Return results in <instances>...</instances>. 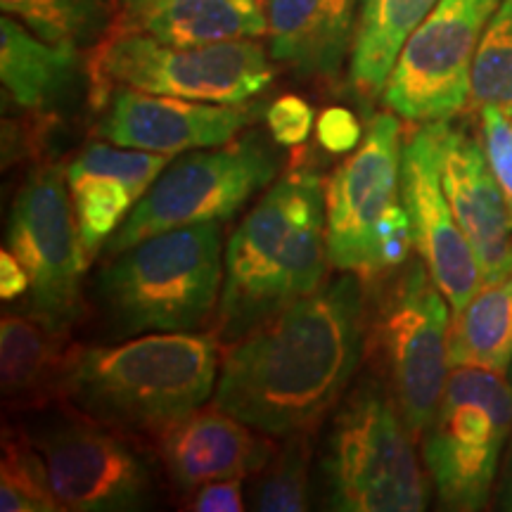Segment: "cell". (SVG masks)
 Here are the masks:
<instances>
[{"label":"cell","instance_id":"cell-1","mask_svg":"<svg viewBox=\"0 0 512 512\" xmlns=\"http://www.w3.org/2000/svg\"><path fill=\"white\" fill-rule=\"evenodd\" d=\"M363 328L361 283L342 275L233 342L214 406L268 437L309 434L356 373Z\"/></svg>","mask_w":512,"mask_h":512},{"label":"cell","instance_id":"cell-2","mask_svg":"<svg viewBox=\"0 0 512 512\" xmlns=\"http://www.w3.org/2000/svg\"><path fill=\"white\" fill-rule=\"evenodd\" d=\"M328 259L325 188L292 169L266 190L226 247L219 337L238 342L323 283Z\"/></svg>","mask_w":512,"mask_h":512},{"label":"cell","instance_id":"cell-3","mask_svg":"<svg viewBox=\"0 0 512 512\" xmlns=\"http://www.w3.org/2000/svg\"><path fill=\"white\" fill-rule=\"evenodd\" d=\"M216 339L157 332L114 347L76 349L64 401L126 434L159 437L214 394Z\"/></svg>","mask_w":512,"mask_h":512},{"label":"cell","instance_id":"cell-4","mask_svg":"<svg viewBox=\"0 0 512 512\" xmlns=\"http://www.w3.org/2000/svg\"><path fill=\"white\" fill-rule=\"evenodd\" d=\"M226 275L219 221L150 235L114 254L100 271L98 297L114 330L195 332L216 311Z\"/></svg>","mask_w":512,"mask_h":512},{"label":"cell","instance_id":"cell-5","mask_svg":"<svg viewBox=\"0 0 512 512\" xmlns=\"http://www.w3.org/2000/svg\"><path fill=\"white\" fill-rule=\"evenodd\" d=\"M271 81L273 67L254 38L171 46L133 29H121L102 46L93 74L95 105L114 83L152 95L242 105L264 93Z\"/></svg>","mask_w":512,"mask_h":512},{"label":"cell","instance_id":"cell-6","mask_svg":"<svg viewBox=\"0 0 512 512\" xmlns=\"http://www.w3.org/2000/svg\"><path fill=\"white\" fill-rule=\"evenodd\" d=\"M413 434L375 384H363L332 425L323 470L344 512H418L427 505Z\"/></svg>","mask_w":512,"mask_h":512},{"label":"cell","instance_id":"cell-7","mask_svg":"<svg viewBox=\"0 0 512 512\" xmlns=\"http://www.w3.org/2000/svg\"><path fill=\"white\" fill-rule=\"evenodd\" d=\"M510 430L512 384L503 373L453 366L422 434V458L444 508L472 512L489 503Z\"/></svg>","mask_w":512,"mask_h":512},{"label":"cell","instance_id":"cell-8","mask_svg":"<svg viewBox=\"0 0 512 512\" xmlns=\"http://www.w3.org/2000/svg\"><path fill=\"white\" fill-rule=\"evenodd\" d=\"M24 434L46 460L62 510L128 512L155 501V472L143 451L69 401L36 411Z\"/></svg>","mask_w":512,"mask_h":512},{"label":"cell","instance_id":"cell-9","mask_svg":"<svg viewBox=\"0 0 512 512\" xmlns=\"http://www.w3.org/2000/svg\"><path fill=\"white\" fill-rule=\"evenodd\" d=\"M275 174L278 155L261 133L176 159L136 202L107 240L105 252L114 256L150 235L230 219L256 192L271 185Z\"/></svg>","mask_w":512,"mask_h":512},{"label":"cell","instance_id":"cell-10","mask_svg":"<svg viewBox=\"0 0 512 512\" xmlns=\"http://www.w3.org/2000/svg\"><path fill=\"white\" fill-rule=\"evenodd\" d=\"M67 169H36L15 195L8 245L29 273V313L50 330L69 332L83 311V252Z\"/></svg>","mask_w":512,"mask_h":512},{"label":"cell","instance_id":"cell-11","mask_svg":"<svg viewBox=\"0 0 512 512\" xmlns=\"http://www.w3.org/2000/svg\"><path fill=\"white\" fill-rule=\"evenodd\" d=\"M501 0H439L408 36L384 102L401 119L448 121L463 110L472 91V67Z\"/></svg>","mask_w":512,"mask_h":512},{"label":"cell","instance_id":"cell-12","mask_svg":"<svg viewBox=\"0 0 512 512\" xmlns=\"http://www.w3.org/2000/svg\"><path fill=\"white\" fill-rule=\"evenodd\" d=\"M422 261L396 280L382 309L384 361L401 418L413 437H422L437 413L451 373V309Z\"/></svg>","mask_w":512,"mask_h":512},{"label":"cell","instance_id":"cell-13","mask_svg":"<svg viewBox=\"0 0 512 512\" xmlns=\"http://www.w3.org/2000/svg\"><path fill=\"white\" fill-rule=\"evenodd\" d=\"M401 124L394 114L370 119L356 152L325 185V240L330 264L344 273L382 271L380 235L401 202Z\"/></svg>","mask_w":512,"mask_h":512},{"label":"cell","instance_id":"cell-14","mask_svg":"<svg viewBox=\"0 0 512 512\" xmlns=\"http://www.w3.org/2000/svg\"><path fill=\"white\" fill-rule=\"evenodd\" d=\"M441 124H422L403 145L401 202L411 219L420 261L456 316L482 290L484 278L441 183Z\"/></svg>","mask_w":512,"mask_h":512},{"label":"cell","instance_id":"cell-15","mask_svg":"<svg viewBox=\"0 0 512 512\" xmlns=\"http://www.w3.org/2000/svg\"><path fill=\"white\" fill-rule=\"evenodd\" d=\"M256 114L245 102L221 105L124 88L112 95L98 133L114 145L174 157L230 143Z\"/></svg>","mask_w":512,"mask_h":512},{"label":"cell","instance_id":"cell-16","mask_svg":"<svg viewBox=\"0 0 512 512\" xmlns=\"http://www.w3.org/2000/svg\"><path fill=\"white\" fill-rule=\"evenodd\" d=\"M441 183L460 230L482 268L484 285L512 275V209L477 140L441 124Z\"/></svg>","mask_w":512,"mask_h":512},{"label":"cell","instance_id":"cell-17","mask_svg":"<svg viewBox=\"0 0 512 512\" xmlns=\"http://www.w3.org/2000/svg\"><path fill=\"white\" fill-rule=\"evenodd\" d=\"M256 427L219 406L192 411L159 434L166 477L181 494L219 479H245L264 470L273 446Z\"/></svg>","mask_w":512,"mask_h":512},{"label":"cell","instance_id":"cell-18","mask_svg":"<svg viewBox=\"0 0 512 512\" xmlns=\"http://www.w3.org/2000/svg\"><path fill=\"white\" fill-rule=\"evenodd\" d=\"M358 0H268L271 55L297 74L332 79L356 38Z\"/></svg>","mask_w":512,"mask_h":512},{"label":"cell","instance_id":"cell-19","mask_svg":"<svg viewBox=\"0 0 512 512\" xmlns=\"http://www.w3.org/2000/svg\"><path fill=\"white\" fill-rule=\"evenodd\" d=\"M76 347L67 332L50 330L29 316H3L0 323V387L5 406L43 411L64 401Z\"/></svg>","mask_w":512,"mask_h":512},{"label":"cell","instance_id":"cell-20","mask_svg":"<svg viewBox=\"0 0 512 512\" xmlns=\"http://www.w3.org/2000/svg\"><path fill=\"white\" fill-rule=\"evenodd\" d=\"M79 48L50 43L15 17L0 19V79L17 107L50 114L74 88Z\"/></svg>","mask_w":512,"mask_h":512},{"label":"cell","instance_id":"cell-21","mask_svg":"<svg viewBox=\"0 0 512 512\" xmlns=\"http://www.w3.org/2000/svg\"><path fill=\"white\" fill-rule=\"evenodd\" d=\"M126 29L171 46H209L264 36L268 15L259 0H152L126 15Z\"/></svg>","mask_w":512,"mask_h":512},{"label":"cell","instance_id":"cell-22","mask_svg":"<svg viewBox=\"0 0 512 512\" xmlns=\"http://www.w3.org/2000/svg\"><path fill=\"white\" fill-rule=\"evenodd\" d=\"M439 0H361L351 48V83L363 95L384 93L408 36Z\"/></svg>","mask_w":512,"mask_h":512},{"label":"cell","instance_id":"cell-23","mask_svg":"<svg viewBox=\"0 0 512 512\" xmlns=\"http://www.w3.org/2000/svg\"><path fill=\"white\" fill-rule=\"evenodd\" d=\"M472 366L505 373L512 366V275L482 285L470 304L453 316L451 368Z\"/></svg>","mask_w":512,"mask_h":512},{"label":"cell","instance_id":"cell-24","mask_svg":"<svg viewBox=\"0 0 512 512\" xmlns=\"http://www.w3.org/2000/svg\"><path fill=\"white\" fill-rule=\"evenodd\" d=\"M0 5L36 36L74 48L102 34L112 10V0H0Z\"/></svg>","mask_w":512,"mask_h":512},{"label":"cell","instance_id":"cell-25","mask_svg":"<svg viewBox=\"0 0 512 512\" xmlns=\"http://www.w3.org/2000/svg\"><path fill=\"white\" fill-rule=\"evenodd\" d=\"M0 510L3 512H55L62 510L46 460L24 430L3 432L0 460Z\"/></svg>","mask_w":512,"mask_h":512},{"label":"cell","instance_id":"cell-26","mask_svg":"<svg viewBox=\"0 0 512 512\" xmlns=\"http://www.w3.org/2000/svg\"><path fill=\"white\" fill-rule=\"evenodd\" d=\"M249 508L259 512H304L311 505V446L309 434H292L273 453L264 470L254 475Z\"/></svg>","mask_w":512,"mask_h":512},{"label":"cell","instance_id":"cell-27","mask_svg":"<svg viewBox=\"0 0 512 512\" xmlns=\"http://www.w3.org/2000/svg\"><path fill=\"white\" fill-rule=\"evenodd\" d=\"M72 190L76 226L86 256H93L102 242L112 238L121 228L128 209L136 204L133 192L121 181L105 176L67 178Z\"/></svg>","mask_w":512,"mask_h":512},{"label":"cell","instance_id":"cell-28","mask_svg":"<svg viewBox=\"0 0 512 512\" xmlns=\"http://www.w3.org/2000/svg\"><path fill=\"white\" fill-rule=\"evenodd\" d=\"M470 100L512 107V0H501L479 43L472 67Z\"/></svg>","mask_w":512,"mask_h":512},{"label":"cell","instance_id":"cell-29","mask_svg":"<svg viewBox=\"0 0 512 512\" xmlns=\"http://www.w3.org/2000/svg\"><path fill=\"white\" fill-rule=\"evenodd\" d=\"M169 155L159 152L133 150V147H112L105 143H93L76 155L67 166V178L81 176H105L121 181L133 192L136 202L155 185L162 171L169 166Z\"/></svg>","mask_w":512,"mask_h":512},{"label":"cell","instance_id":"cell-30","mask_svg":"<svg viewBox=\"0 0 512 512\" xmlns=\"http://www.w3.org/2000/svg\"><path fill=\"white\" fill-rule=\"evenodd\" d=\"M484 152L498 185L512 209V107H482Z\"/></svg>","mask_w":512,"mask_h":512},{"label":"cell","instance_id":"cell-31","mask_svg":"<svg viewBox=\"0 0 512 512\" xmlns=\"http://www.w3.org/2000/svg\"><path fill=\"white\" fill-rule=\"evenodd\" d=\"M266 126L278 145H302L309 140L313 131V107L304 98H299V95H280L268 107Z\"/></svg>","mask_w":512,"mask_h":512},{"label":"cell","instance_id":"cell-32","mask_svg":"<svg viewBox=\"0 0 512 512\" xmlns=\"http://www.w3.org/2000/svg\"><path fill=\"white\" fill-rule=\"evenodd\" d=\"M318 143L332 155H347L361 143V124L347 107H328L316 121Z\"/></svg>","mask_w":512,"mask_h":512},{"label":"cell","instance_id":"cell-33","mask_svg":"<svg viewBox=\"0 0 512 512\" xmlns=\"http://www.w3.org/2000/svg\"><path fill=\"white\" fill-rule=\"evenodd\" d=\"M245 486L242 479H219L192 491L185 510L192 512H240L245 510Z\"/></svg>","mask_w":512,"mask_h":512},{"label":"cell","instance_id":"cell-34","mask_svg":"<svg viewBox=\"0 0 512 512\" xmlns=\"http://www.w3.org/2000/svg\"><path fill=\"white\" fill-rule=\"evenodd\" d=\"M27 292H29L27 268H24L22 261H19L10 249H3V252H0V297L8 302V299H17Z\"/></svg>","mask_w":512,"mask_h":512},{"label":"cell","instance_id":"cell-35","mask_svg":"<svg viewBox=\"0 0 512 512\" xmlns=\"http://www.w3.org/2000/svg\"><path fill=\"white\" fill-rule=\"evenodd\" d=\"M119 3H121V10H124L126 15H133V12L145 8V5L152 3V0H119Z\"/></svg>","mask_w":512,"mask_h":512},{"label":"cell","instance_id":"cell-36","mask_svg":"<svg viewBox=\"0 0 512 512\" xmlns=\"http://www.w3.org/2000/svg\"><path fill=\"white\" fill-rule=\"evenodd\" d=\"M510 384H512V366H510Z\"/></svg>","mask_w":512,"mask_h":512},{"label":"cell","instance_id":"cell-37","mask_svg":"<svg viewBox=\"0 0 512 512\" xmlns=\"http://www.w3.org/2000/svg\"><path fill=\"white\" fill-rule=\"evenodd\" d=\"M510 501H512V498H510ZM510 505H512V503H510Z\"/></svg>","mask_w":512,"mask_h":512}]
</instances>
